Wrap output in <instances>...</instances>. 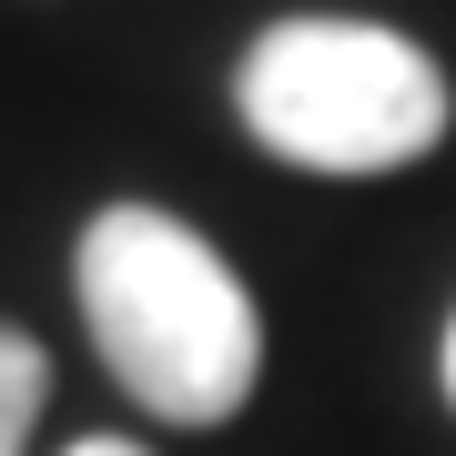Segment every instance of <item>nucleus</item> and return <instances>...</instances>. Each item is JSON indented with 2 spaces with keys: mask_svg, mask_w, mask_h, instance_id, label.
<instances>
[{
  "mask_svg": "<svg viewBox=\"0 0 456 456\" xmlns=\"http://www.w3.org/2000/svg\"><path fill=\"white\" fill-rule=\"evenodd\" d=\"M82 314L102 365L173 426H224L264 375L254 294L193 224L152 203H112L82 233Z\"/></svg>",
  "mask_w": 456,
  "mask_h": 456,
  "instance_id": "obj_1",
  "label": "nucleus"
},
{
  "mask_svg": "<svg viewBox=\"0 0 456 456\" xmlns=\"http://www.w3.org/2000/svg\"><path fill=\"white\" fill-rule=\"evenodd\" d=\"M41 395H51L41 345L20 335V325H0V456H20V436H31V416H41Z\"/></svg>",
  "mask_w": 456,
  "mask_h": 456,
  "instance_id": "obj_3",
  "label": "nucleus"
},
{
  "mask_svg": "<svg viewBox=\"0 0 456 456\" xmlns=\"http://www.w3.org/2000/svg\"><path fill=\"white\" fill-rule=\"evenodd\" d=\"M244 132L294 173H395L446 142V71L386 20H274L233 71Z\"/></svg>",
  "mask_w": 456,
  "mask_h": 456,
  "instance_id": "obj_2",
  "label": "nucleus"
},
{
  "mask_svg": "<svg viewBox=\"0 0 456 456\" xmlns=\"http://www.w3.org/2000/svg\"><path fill=\"white\" fill-rule=\"evenodd\" d=\"M71 456H142V446H132V436H82Z\"/></svg>",
  "mask_w": 456,
  "mask_h": 456,
  "instance_id": "obj_4",
  "label": "nucleus"
},
{
  "mask_svg": "<svg viewBox=\"0 0 456 456\" xmlns=\"http://www.w3.org/2000/svg\"><path fill=\"white\" fill-rule=\"evenodd\" d=\"M446 395H456V325H446Z\"/></svg>",
  "mask_w": 456,
  "mask_h": 456,
  "instance_id": "obj_5",
  "label": "nucleus"
}]
</instances>
